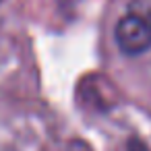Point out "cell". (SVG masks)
Listing matches in <instances>:
<instances>
[{
	"mask_svg": "<svg viewBox=\"0 0 151 151\" xmlns=\"http://www.w3.org/2000/svg\"><path fill=\"white\" fill-rule=\"evenodd\" d=\"M118 48L128 56H139L151 50V6H132L120 17L114 29Z\"/></svg>",
	"mask_w": 151,
	"mask_h": 151,
	"instance_id": "obj_1",
	"label": "cell"
}]
</instances>
